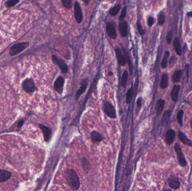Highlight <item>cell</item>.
Segmentation results:
<instances>
[{
    "label": "cell",
    "instance_id": "1",
    "mask_svg": "<svg viewBox=\"0 0 192 191\" xmlns=\"http://www.w3.org/2000/svg\"><path fill=\"white\" fill-rule=\"evenodd\" d=\"M66 177L67 181L72 189L75 191L78 190L80 187V182L77 173L72 169L67 170L66 172Z\"/></svg>",
    "mask_w": 192,
    "mask_h": 191
},
{
    "label": "cell",
    "instance_id": "27",
    "mask_svg": "<svg viewBox=\"0 0 192 191\" xmlns=\"http://www.w3.org/2000/svg\"><path fill=\"white\" fill-rule=\"evenodd\" d=\"M134 94V90L133 88H131L128 90L126 94V104H130L132 100V98Z\"/></svg>",
    "mask_w": 192,
    "mask_h": 191
},
{
    "label": "cell",
    "instance_id": "15",
    "mask_svg": "<svg viewBox=\"0 0 192 191\" xmlns=\"http://www.w3.org/2000/svg\"><path fill=\"white\" fill-rule=\"evenodd\" d=\"M119 33L121 37H126L128 35V23L125 20L122 21L119 24Z\"/></svg>",
    "mask_w": 192,
    "mask_h": 191
},
{
    "label": "cell",
    "instance_id": "6",
    "mask_svg": "<svg viewBox=\"0 0 192 191\" xmlns=\"http://www.w3.org/2000/svg\"><path fill=\"white\" fill-rule=\"evenodd\" d=\"M74 15L75 20L78 24H80L82 22L83 15L82 10L80 6V4L79 2L76 1L74 4Z\"/></svg>",
    "mask_w": 192,
    "mask_h": 191
},
{
    "label": "cell",
    "instance_id": "8",
    "mask_svg": "<svg viewBox=\"0 0 192 191\" xmlns=\"http://www.w3.org/2000/svg\"><path fill=\"white\" fill-rule=\"evenodd\" d=\"M65 79L62 76H59L56 80L54 85L55 91L59 94H62L64 90Z\"/></svg>",
    "mask_w": 192,
    "mask_h": 191
},
{
    "label": "cell",
    "instance_id": "7",
    "mask_svg": "<svg viewBox=\"0 0 192 191\" xmlns=\"http://www.w3.org/2000/svg\"><path fill=\"white\" fill-rule=\"evenodd\" d=\"M174 149L175 150L176 153L177 155V157H178L179 162L180 163V164L182 167H185L187 165L186 159L184 157V154H183L180 146L178 143L175 144V145L174 146Z\"/></svg>",
    "mask_w": 192,
    "mask_h": 191
},
{
    "label": "cell",
    "instance_id": "43",
    "mask_svg": "<svg viewBox=\"0 0 192 191\" xmlns=\"http://www.w3.org/2000/svg\"><path fill=\"white\" fill-rule=\"evenodd\" d=\"M163 191H171L170 190H169V189H166V190H164Z\"/></svg>",
    "mask_w": 192,
    "mask_h": 191
},
{
    "label": "cell",
    "instance_id": "22",
    "mask_svg": "<svg viewBox=\"0 0 192 191\" xmlns=\"http://www.w3.org/2000/svg\"><path fill=\"white\" fill-rule=\"evenodd\" d=\"M168 81L169 76L167 73H164L162 76L161 82H160V87L162 89H165L168 86Z\"/></svg>",
    "mask_w": 192,
    "mask_h": 191
},
{
    "label": "cell",
    "instance_id": "2",
    "mask_svg": "<svg viewBox=\"0 0 192 191\" xmlns=\"http://www.w3.org/2000/svg\"><path fill=\"white\" fill-rule=\"evenodd\" d=\"M29 45V43L28 42L16 43L11 46L9 51V54L11 56H15L19 54L20 53L22 52V51H24L28 47Z\"/></svg>",
    "mask_w": 192,
    "mask_h": 191
},
{
    "label": "cell",
    "instance_id": "42",
    "mask_svg": "<svg viewBox=\"0 0 192 191\" xmlns=\"http://www.w3.org/2000/svg\"><path fill=\"white\" fill-rule=\"evenodd\" d=\"M187 15H188L189 17H192V12H189L187 13Z\"/></svg>",
    "mask_w": 192,
    "mask_h": 191
},
{
    "label": "cell",
    "instance_id": "12",
    "mask_svg": "<svg viewBox=\"0 0 192 191\" xmlns=\"http://www.w3.org/2000/svg\"><path fill=\"white\" fill-rule=\"evenodd\" d=\"M167 183L170 187L174 190L179 189L180 186V183L179 179L174 176H171L168 178Z\"/></svg>",
    "mask_w": 192,
    "mask_h": 191
},
{
    "label": "cell",
    "instance_id": "3",
    "mask_svg": "<svg viewBox=\"0 0 192 191\" xmlns=\"http://www.w3.org/2000/svg\"><path fill=\"white\" fill-rule=\"evenodd\" d=\"M22 88L23 90L27 93H33L37 90L35 83L33 79L31 78H27L23 81Z\"/></svg>",
    "mask_w": 192,
    "mask_h": 191
},
{
    "label": "cell",
    "instance_id": "37",
    "mask_svg": "<svg viewBox=\"0 0 192 191\" xmlns=\"http://www.w3.org/2000/svg\"><path fill=\"white\" fill-rule=\"evenodd\" d=\"M172 32H169V33L167 34V38H166V39H167V42L169 44H170L171 42V40H172Z\"/></svg>",
    "mask_w": 192,
    "mask_h": 191
},
{
    "label": "cell",
    "instance_id": "21",
    "mask_svg": "<svg viewBox=\"0 0 192 191\" xmlns=\"http://www.w3.org/2000/svg\"><path fill=\"white\" fill-rule=\"evenodd\" d=\"M174 47L175 48L176 53L179 55L181 56L182 55V50H181V44L180 42V39L178 37H176L175 39L174 40Z\"/></svg>",
    "mask_w": 192,
    "mask_h": 191
},
{
    "label": "cell",
    "instance_id": "19",
    "mask_svg": "<svg viewBox=\"0 0 192 191\" xmlns=\"http://www.w3.org/2000/svg\"><path fill=\"white\" fill-rule=\"evenodd\" d=\"M183 74L182 70H178L175 71L172 76V81L174 83H178L180 81L181 76Z\"/></svg>",
    "mask_w": 192,
    "mask_h": 191
},
{
    "label": "cell",
    "instance_id": "20",
    "mask_svg": "<svg viewBox=\"0 0 192 191\" xmlns=\"http://www.w3.org/2000/svg\"><path fill=\"white\" fill-rule=\"evenodd\" d=\"M11 172L6 170H0V182H3L11 178Z\"/></svg>",
    "mask_w": 192,
    "mask_h": 191
},
{
    "label": "cell",
    "instance_id": "10",
    "mask_svg": "<svg viewBox=\"0 0 192 191\" xmlns=\"http://www.w3.org/2000/svg\"><path fill=\"white\" fill-rule=\"evenodd\" d=\"M88 79H84L82 80L80 87L79 88V89L77 90V93L75 94V100H78L79 98L83 94L85 91L88 87Z\"/></svg>",
    "mask_w": 192,
    "mask_h": 191
},
{
    "label": "cell",
    "instance_id": "17",
    "mask_svg": "<svg viewBox=\"0 0 192 191\" xmlns=\"http://www.w3.org/2000/svg\"><path fill=\"white\" fill-rule=\"evenodd\" d=\"M178 136H179V139L184 144L186 145L187 146H192V141L189 139L185 134L183 132H181L180 130H179L178 132Z\"/></svg>",
    "mask_w": 192,
    "mask_h": 191
},
{
    "label": "cell",
    "instance_id": "34",
    "mask_svg": "<svg viewBox=\"0 0 192 191\" xmlns=\"http://www.w3.org/2000/svg\"><path fill=\"white\" fill-rule=\"evenodd\" d=\"M137 26L139 34H141V35H143L145 34L146 32H145V30L142 28V25H141L140 23H138L137 24Z\"/></svg>",
    "mask_w": 192,
    "mask_h": 191
},
{
    "label": "cell",
    "instance_id": "32",
    "mask_svg": "<svg viewBox=\"0 0 192 191\" xmlns=\"http://www.w3.org/2000/svg\"><path fill=\"white\" fill-rule=\"evenodd\" d=\"M126 12H127V7H126V6H124L121 10L120 15L119 17V19L120 22L124 20V19L126 17Z\"/></svg>",
    "mask_w": 192,
    "mask_h": 191
},
{
    "label": "cell",
    "instance_id": "30",
    "mask_svg": "<svg viewBox=\"0 0 192 191\" xmlns=\"http://www.w3.org/2000/svg\"><path fill=\"white\" fill-rule=\"evenodd\" d=\"M183 116H184V111L183 110H180L178 114H177V119L178 121V123L180 125L183 126Z\"/></svg>",
    "mask_w": 192,
    "mask_h": 191
},
{
    "label": "cell",
    "instance_id": "29",
    "mask_svg": "<svg viewBox=\"0 0 192 191\" xmlns=\"http://www.w3.org/2000/svg\"><path fill=\"white\" fill-rule=\"evenodd\" d=\"M165 15L163 11H161L158 15V23L159 25L162 26L165 22Z\"/></svg>",
    "mask_w": 192,
    "mask_h": 191
},
{
    "label": "cell",
    "instance_id": "41",
    "mask_svg": "<svg viewBox=\"0 0 192 191\" xmlns=\"http://www.w3.org/2000/svg\"><path fill=\"white\" fill-rule=\"evenodd\" d=\"M24 123V120H21L20 121H19V124H18V127L19 128H20L22 126V124Z\"/></svg>",
    "mask_w": 192,
    "mask_h": 191
},
{
    "label": "cell",
    "instance_id": "38",
    "mask_svg": "<svg viewBox=\"0 0 192 191\" xmlns=\"http://www.w3.org/2000/svg\"><path fill=\"white\" fill-rule=\"evenodd\" d=\"M142 98H141V97H139L137 101V106L138 109H140L142 107Z\"/></svg>",
    "mask_w": 192,
    "mask_h": 191
},
{
    "label": "cell",
    "instance_id": "16",
    "mask_svg": "<svg viewBox=\"0 0 192 191\" xmlns=\"http://www.w3.org/2000/svg\"><path fill=\"white\" fill-rule=\"evenodd\" d=\"M175 132L173 129H169L165 136V141L167 145L171 144L175 139Z\"/></svg>",
    "mask_w": 192,
    "mask_h": 191
},
{
    "label": "cell",
    "instance_id": "26",
    "mask_svg": "<svg viewBox=\"0 0 192 191\" xmlns=\"http://www.w3.org/2000/svg\"><path fill=\"white\" fill-rule=\"evenodd\" d=\"M121 7V5L120 4H117L115 6L112 7L109 11V14L111 16L115 17L117 15L118 12L120 11Z\"/></svg>",
    "mask_w": 192,
    "mask_h": 191
},
{
    "label": "cell",
    "instance_id": "36",
    "mask_svg": "<svg viewBox=\"0 0 192 191\" xmlns=\"http://www.w3.org/2000/svg\"><path fill=\"white\" fill-rule=\"evenodd\" d=\"M176 61V57L172 56L171 58H170V67H172L175 63Z\"/></svg>",
    "mask_w": 192,
    "mask_h": 191
},
{
    "label": "cell",
    "instance_id": "9",
    "mask_svg": "<svg viewBox=\"0 0 192 191\" xmlns=\"http://www.w3.org/2000/svg\"><path fill=\"white\" fill-rule=\"evenodd\" d=\"M106 32L108 36L112 39H116L117 38V34L116 32L115 24L112 22H108L106 24Z\"/></svg>",
    "mask_w": 192,
    "mask_h": 191
},
{
    "label": "cell",
    "instance_id": "33",
    "mask_svg": "<svg viewBox=\"0 0 192 191\" xmlns=\"http://www.w3.org/2000/svg\"><path fill=\"white\" fill-rule=\"evenodd\" d=\"M19 2V1H17V0L8 1L6 2V6L7 7H11L15 6Z\"/></svg>",
    "mask_w": 192,
    "mask_h": 191
},
{
    "label": "cell",
    "instance_id": "28",
    "mask_svg": "<svg viewBox=\"0 0 192 191\" xmlns=\"http://www.w3.org/2000/svg\"><path fill=\"white\" fill-rule=\"evenodd\" d=\"M128 79V72L127 71H125L124 73H122L121 80V85L122 87L125 88L127 84V81Z\"/></svg>",
    "mask_w": 192,
    "mask_h": 191
},
{
    "label": "cell",
    "instance_id": "18",
    "mask_svg": "<svg viewBox=\"0 0 192 191\" xmlns=\"http://www.w3.org/2000/svg\"><path fill=\"white\" fill-rule=\"evenodd\" d=\"M165 101L162 99H159L158 100L156 106V110L158 116H160L161 113L162 112L163 109L165 106Z\"/></svg>",
    "mask_w": 192,
    "mask_h": 191
},
{
    "label": "cell",
    "instance_id": "44",
    "mask_svg": "<svg viewBox=\"0 0 192 191\" xmlns=\"http://www.w3.org/2000/svg\"><path fill=\"white\" fill-rule=\"evenodd\" d=\"M112 74H113V73H111V72H110V73H109V75H110V76H111V75H112Z\"/></svg>",
    "mask_w": 192,
    "mask_h": 191
},
{
    "label": "cell",
    "instance_id": "25",
    "mask_svg": "<svg viewBox=\"0 0 192 191\" xmlns=\"http://www.w3.org/2000/svg\"><path fill=\"white\" fill-rule=\"evenodd\" d=\"M92 140L93 142H99L103 140V136L97 131H93L91 134Z\"/></svg>",
    "mask_w": 192,
    "mask_h": 191
},
{
    "label": "cell",
    "instance_id": "45",
    "mask_svg": "<svg viewBox=\"0 0 192 191\" xmlns=\"http://www.w3.org/2000/svg\"><path fill=\"white\" fill-rule=\"evenodd\" d=\"M191 127L192 128V119L191 120Z\"/></svg>",
    "mask_w": 192,
    "mask_h": 191
},
{
    "label": "cell",
    "instance_id": "4",
    "mask_svg": "<svg viewBox=\"0 0 192 191\" xmlns=\"http://www.w3.org/2000/svg\"><path fill=\"white\" fill-rule=\"evenodd\" d=\"M104 111L105 114L111 118H116V112L114 106L110 101H105L104 103Z\"/></svg>",
    "mask_w": 192,
    "mask_h": 191
},
{
    "label": "cell",
    "instance_id": "40",
    "mask_svg": "<svg viewBox=\"0 0 192 191\" xmlns=\"http://www.w3.org/2000/svg\"><path fill=\"white\" fill-rule=\"evenodd\" d=\"M189 65H186V67H185V69H186V77H187V80H188V78H189Z\"/></svg>",
    "mask_w": 192,
    "mask_h": 191
},
{
    "label": "cell",
    "instance_id": "14",
    "mask_svg": "<svg viewBox=\"0 0 192 191\" xmlns=\"http://www.w3.org/2000/svg\"><path fill=\"white\" fill-rule=\"evenodd\" d=\"M39 127L42 131L45 141L47 142L49 141V140L51 139V134H52L51 129H50L49 127L44 126L43 124H39Z\"/></svg>",
    "mask_w": 192,
    "mask_h": 191
},
{
    "label": "cell",
    "instance_id": "23",
    "mask_svg": "<svg viewBox=\"0 0 192 191\" xmlns=\"http://www.w3.org/2000/svg\"><path fill=\"white\" fill-rule=\"evenodd\" d=\"M170 52L169 51H166L165 52V55L162 58V60L161 63V66L162 68L165 69L167 67V63H168V60L169 58V56H170Z\"/></svg>",
    "mask_w": 192,
    "mask_h": 191
},
{
    "label": "cell",
    "instance_id": "35",
    "mask_svg": "<svg viewBox=\"0 0 192 191\" xmlns=\"http://www.w3.org/2000/svg\"><path fill=\"white\" fill-rule=\"evenodd\" d=\"M154 23V19L152 17H149L147 19V24L149 27H152Z\"/></svg>",
    "mask_w": 192,
    "mask_h": 191
},
{
    "label": "cell",
    "instance_id": "24",
    "mask_svg": "<svg viewBox=\"0 0 192 191\" xmlns=\"http://www.w3.org/2000/svg\"><path fill=\"white\" fill-rule=\"evenodd\" d=\"M171 116V112L170 111H166L164 113L162 118V124L163 125H167L169 124Z\"/></svg>",
    "mask_w": 192,
    "mask_h": 191
},
{
    "label": "cell",
    "instance_id": "13",
    "mask_svg": "<svg viewBox=\"0 0 192 191\" xmlns=\"http://www.w3.org/2000/svg\"><path fill=\"white\" fill-rule=\"evenodd\" d=\"M180 90V85L178 84L174 85L172 89L171 90V92L170 93L171 98V99L172 100V101L176 102L178 101Z\"/></svg>",
    "mask_w": 192,
    "mask_h": 191
},
{
    "label": "cell",
    "instance_id": "31",
    "mask_svg": "<svg viewBox=\"0 0 192 191\" xmlns=\"http://www.w3.org/2000/svg\"><path fill=\"white\" fill-rule=\"evenodd\" d=\"M61 2L63 5V6H64L66 9H70L72 8V0H62L61 1Z\"/></svg>",
    "mask_w": 192,
    "mask_h": 191
},
{
    "label": "cell",
    "instance_id": "11",
    "mask_svg": "<svg viewBox=\"0 0 192 191\" xmlns=\"http://www.w3.org/2000/svg\"><path fill=\"white\" fill-rule=\"evenodd\" d=\"M115 51L119 65L120 66H124L126 63V58L122 53L120 48L116 47Z\"/></svg>",
    "mask_w": 192,
    "mask_h": 191
},
{
    "label": "cell",
    "instance_id": "5",
    "mask_svg": "<svg viewBox=\"0 0 192 191\" xmlns=\"http://www.w3.org/2000/svg\"><path fill=\"white\" fill-rule=\"evenodd\" d=\"M52 61L54 63L59 67L62 73H68V66L65 62L61 58L53 55L52 56Z\"/></svg>",
    "mask_w": 192,
    "mask_h": 191
},
{
    "label": "cell",
    "instance_id": "39",
    "mask_svg": "<svg viewBox=\"0 0 192 191\" xmlns=\"http://www.w3.org/2000/svg\"><path fill=\"white\" fill-rule=\"evenodd\" d=\"M83 167L84 169H87L89 168V163H88V161L85 159H84L83 160Z\"/></svg>",
    "mask_w": 192,
    "mask_h": 191
}]
</instances>
